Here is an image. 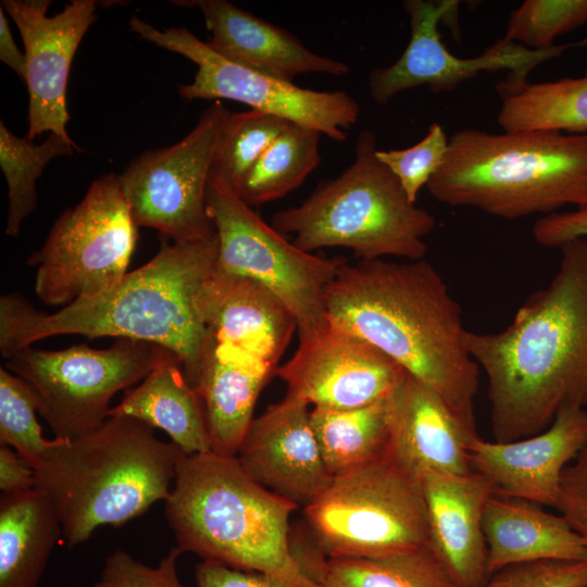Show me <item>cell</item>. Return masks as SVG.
<instances>
[{
	"label": "cell",
	"instance_id": "10",
	"mask_svg": "<svg viewBox=\"0 0 587 587\" xmlns=\"http://www.w3.org/2000/svg\"><path fill=\"white\" fill-rule=\"evenodd\" d=\"M137 228L118 175L97 178L28 258L36 270L37 297L46 305L64 308L113 288L128 273Z\"/></svg>",
	"mask_w": 587,
	"mask_h": 587
},
{
	"label": "cell",
	"instance_id": "42",
	"mask_svg": "<svg viewBox=\"0 0 587 587\" xmlns=\"http://www.w3.org/2000/svg\"><path fill=\"white\" fill-rule=\"evenodd\" d=\"M0 60L14 71L21 78L26 76V58L16 46L8 18L0 7Z\"/></svg>",
	"mask_w": 587,
	"mask_h": 587
},
{
	"label": "cell",
	"instance_id": "20",
	"mask_svg": "<svg viewBox=\"0 0 587 587\" xmlns=\"http://www.w3.org/2000/svg\"><path fill=\"white\" fill-rule=\"evenodd\" d=\"M422 480L430 548L457 587H482L490 576L483 516L496 487L475 471Z\"/></svg>",
	"mask_w": 587,
	"mask_h": 587
},
{
	"label": "cell",
	"instance_id": "3",
	"mask_svg": "<svg viewBox=\"0 0 587 587\" xmlns=\"http://www.w3.org/2000/svg\"><path fill=\"white\" fill-rule=\"evenodd\" d=\"M218 254L214 236L163 242L158 253L113 288L53 313L37 310L21 292L0 299V350L9 358L35 341L59 335L112 336L163 346L182 362L196 389L209 338L202 300Z\"/></svg>",
	"mask_w": 587,
	"mask_h": 587
},
{
	"label": "cell",
	"instance_id": "41",
	"mask_svg": "<svg viewBox=\"0 0 587 587\" xmlns=\"http://www.w3.org/2000/svg\"><path fill=\"white\" fill-rule=\"evenodd\" d=\"M35 470L14 449L0 444V489L2 494L35 488Z\"/></svg>",
	"mask_w": 587,
	"mask_h": 587
},
{
	"label": "cell",
	"instance_id": "29",
	"mask_svg": "<svg viewBox=\"0 0 587 587\" xmlns=\"http://www.w3.org/2000/svg\"><path fill=\"white\" fill-rule=\"evenodd\" d=\"M320 587H457L429 544L384 558H328Z\"/></svg>",
	"mask_w": 587,
	"mask_h": 587
},
{
	"label": "cell",
	"instance_id": "26",
	"mask_svg": "<svg viewBox=\"0 0 587 587\" xmlns=\"http://www.w3.org/2000/svg\"><path fill=\"white\" fill-rule=\"evenodd\" d=\"M62 538L60 520L36 488L0 499V587H37Z\"/></svg>",
	"mask_w": 587,
	"mask_h": 587
},
{
	"label": "cell",
	"instance_id": "25",
	"mask_svg": "<svg viewBox=\"0 0 587 587\" xmlns=\"http://www.w3.org/2000/svg\"><path fill=\"white\" fill-rule=\"evenodd\" d=\"M109 416H128L161 428L185 454L211 451L201 397L170 349L141 383L109 410Z\"/></svg>",
	"mask_w": 587,
	"mask_h": 587
},
{
	"label": "cell",
	"instance_id": "36",
	"mask_svg": "<svg viewBox=\"0 0 587 587\" xmlns=\"http://www.w3.org/2000/svg\"><path fill=\"white\" fill-rule=\"evenodd\" d=\"M184 553L171 548L157 566L136 560L128 552L116 550L107 557L95 587H184L177 574V560Z\"/></svg>",
	"mask_w": 587,
	"mask_h": 587
},
{
	"label": "cell",
	"instance_id": "5",
	"mask_svg": "<svg viewBox=\"0 0 587 587\" xmlns=\"http://www.w3.org/2000/svg\"><path fill=\"white\" fill-rule=\"evenodd\" d=\"M298 504L259 484L236 455L183 453L165 500L176 546L202 560L320 587L297 561L290 515Z\"/></svg>",
	"mask_w": 587,
	"mask_h": 587
},
{
	"label": "cell",
	"instance_id": "7",
	"mask_svg": "<svg viewBox=\"0 0 587 587\" xmlns=\"http://www.w3.org/2000/svg\"><path fill=\"white\" fill-rule=\"evenodd\" d=\"M376 137L361 130L353 162L321 183L302 203L275 212L271 225L292 235L301 250L342 247L359 260L388 257L417 261L436 218L412 202L398 178L376 157Z\"/></svg>",
	"mask_w": 587,
	"mask_h": 587
},
{
	"label": "cell",
	"instance_id": "17",
	"mask_svg": "<svg viewBox=\"0 0 587 587\" xmlns=\"http://www.w3.org/2000/svg\"><path fill=\"white\" fill-rule=\"evenodd\" d=\"M586 442L587 411L570 408L529 437L500 442L477 435L469 458L472 470L488 478L498 495L557 508L563 472Z\"/></svg>",
	"mask_w": 587,
	"mask_h": 587
},
{
	"label": "cell",
	"instance_id": "18",
	"mask_svg": "<svg viewBox=\"0 0 587 587\" xmlns=\"http://www.w3.org/2000/svg\"><path fill=\"white\" fill-rule=\"evenodd\" d=\"M309 403L287 392L253 419L236 458L268 490L307 505L333 480L319 449Z\"/></svg>",
	"mask_w": 587,
	"mask_h": 587
},
{
	"label": "cell",
	"instance_id": "14",
	"mask_svg": "<svg viewBox=\"0 0 587 587\" xmlns=\"http://www.w3.org/2000/svg\"><path fill=\"white\" fill-rule=\"evenodd\" d=\"M403 7L411 28L407 48L396 62L375 67L369 74V93L378 104L388 103L400 92L424 85L434 93L452 91L482 72L507 70V78L527 80L536 66L560 57L572 46L554 45L532 50L501 38L482 54L462 58L449 52L438 32L439 22L457 12L458 1L408 0Z\"/></svg>",
	"mask_w": 587,
	"mask_h": 587
},
{
	"label": "cell",
	"instance_id": "15",
	"mask_svg": "<svg viewBox=\"0 0 587 587\" xmlns=\"http://www.w3.org/2000/svg\"><path fill=\"white\" fill-rule=\"evenodd\" d=\"M50 0H3L1 8L18 28L25 47L28 130L34 140L48 132L74 141L66 129V89L76 50L97 20L96 1L73 0L53 16Z\"/></svg>",
	"mask_w": 587,
	"mask_h": 587
},
{
	"label": "cell",
	"instance_id": "39",
	"mask_svg": "<svg viewBox=\"0 0 587 587\" xmlns=\"http://www.w3.org/2000/svg\"><path fill=\"white\" fill-rule=\"evenodd\" d=\"M537 243L560 248L576 238H587V202L570 211L540 216L533 226Z\"/></svg>",
	"mask_w": 587,
	"mask_h": 587
},
{
	"label": "cell",
	"instance_id": "9",
	"mask_svg": "<svg viewBox=\"0 0 587 587\" xmlns=\"http://www.w3.org/2000/svg\"><path fill=\"white\" fill-rule=\"evenodd\" d=\"M207 208L218 238L216 266L267 287L296 320L299 345L329 326L326 290L345 261L301 250L267 224L213 171Z\"/></svg>",
	"mask_w": 587,
	"mask_h": 587
},
{
	"label": "cell",
	"instance_id": "31",
	"mask_svg": "<svg viewBox=\"0 0 587 587\" xmlns=\"http://www.w3.org/2000/svg\"><path fill=\"white\" fill-rule=\"evenodd\" d=\"M80 150L74 141H67L49 133L42 143L35 145L27 137L12 134L0 122V165L9 190V212L5 234L15 237L23 222L37 205L36 182L54 158L71 155Z\"/></svg>",
	"mask_w": 587,
	"mask_h": 587
},
{
	"label": "cell",
	"instance_id": "37",
	"mask_svg": "<svg viewBox=\"0 0 587 587\" xmlns=\"http://www.w3.org/2000/svg\"><path fill=\"white\" fill-rule=\"evenodd\" d=\"M482 587H587V561H536L505 566Z\"/></svg>",
	"mask_w": 587,
	"mask_h": 587
},
{
	"label": "cell",
	"instance_id": "40",
	"mask_svg": "<svg viewBox=\"0 0 587 587\" xmlns=\"http://www.w3.org/2000/svg\"><path fill=\"white\" fill-rule=\"evenodd\" d=\"M197 587H292L270 574L202 560L195 567Z\"/></svg>",
	"mask_w": 587,
	"mask_h": 587
},
{
	"label": "cell",
	"instance_id": "11",
	"mask_svg": "<svg viewBox=\"0 0 587 587\" xmlns=\"http://www.w3.org/2000/svg\"><path fill=\"white\" fill-rule=\"evenodd\" d=\"M167 348L117 338L107 349L85 344L63 350L24 347L7 358V370L27 382L39 413L57 438L73 439L98 428L115 394L143 379Z\"/></svg>",
	"mask_w": 587,
	"mask_h": 587
},
{
	"label": "cell",
	"instance_id": "2",
	"mask_svg": "<svg viewBox=\"0 0 587 587\" xmlns=\"http://www.w3.org/2000/svg\"><path fill=\"white\" fill-rule=\"evenodd\" d=\"M326 313L329 325L375 346L476 432L479 367L467 348L461 307L432 263L344 261L326 290Z\"/></svg>",
	"mask_w": 587,
	"mask_h": 587
},
{
	"label": "cell",
	"instance_id": "23",
	"mask_svg": "<svg viewBox=\"0 0 587 587\" xmlns=\"http://www.w3.org/2000/svg\"><path fill=\"white\" fill-rule=\"evenodd\" d=\"M274 367L218 341L209 330L196 390L201 397L211 451L236 455L253 421L261 390Z\"/></svg>",
	"mask_w": 587,
	"mask_h": 587
},
{
	"label": "cell",
	"instance_id": "13",
	"mask_svg": "<svg viewBox=\"0 0 587 587\" xmlns=\"http://www.w3.org/2000/svg\"><path fill=\"white\" fill-rule=\"evenodd\" d=\"M130 29L155 46L179 53L197 64L190 84L178 87L187 99L232 100L314 129L336 141L360 116V105L345 90L319 91L297 86L234 63L214 52L185 27L159 29L134 15Z\"/></svg>",
	"mask_w": 587,
	"mask_h": 587
},
{
	"label": "cell",
	"instance_id": "4",
	"mask_svg": "<svg viewBox=\"0 0 587 587\" xmlns=\"http://www.w3.org/2000/svg\"><path fill=\"white\" fill-rule=\"evenodd\" d=\"M182 450L154 428L109 416L73 439L54 437L35 470V488L54 509L68 549L103 525L118 526L171 494Z\"/></svg>",
	"mask_w": 587,
	"mask_h": 587
},
{
	"label": "cell",
	"instance_id": "24",
	"mask_svg": "<svg viewBox=\"0 0 587 587\" xmlns=\"http://www.w3.org/2000/svg\"><path fill=\"white\" fill-rule=\"evenodd\" d=\"M489 575L505 566L536 561H587V545L561 514L538 504L495 494L483 516Z\"/></svg>",
	"mask_w": 587,
	"mask_h": 587
},
{
	"label": "cell",
	"instance_id": "34",
	"mask_svg": "<svg viewBox=\"0 0 587 587\" xmlns=\"http://www.w3.org/2000/svg\"><path fill=\"white\" fill-rule=\"evenodd\" d=\"M587 23V0H526L511 12L504 39L532 50Z\"/></svg>",
	"mask_w": 587,
	"mask_h": 587
},
{
	"label": "cell",
	"instance_id": "6",
	"mask_svg": "<svg viewBox=\"0 0 587 587\" xmlns=\"http://www.w3.org/2000/svg\"><path fill=\"white\" fill-rule=\"evenodd\" d=\"M426 187L442 203L505 220L579 207L587 202V133L459 130Z\"/></svg>",
	"mask_w": 587,
	"mask_h": 587
},
{
	"label": "cell",
	"instance_id": "28",
	"mask_svg": "<svg viewBox=\"0 0 587 587\" xmlns=\"http://www.w3.org/2000/svg\"><path fill=\"white\" fill-rule=\"evenodd\" d=\"M310 422L323 462L332 477H336L385 453L388 397L355 409L313 407Z\"/></svg>",
	"mask_w": 587,
	"mask_h": 587
},
{
	"label": "cell",
	"instance_id": "21",
	"mask_svg": "<svg viewBox=\"0 0 587 587\" xmlns=\"http://www.w3.org/2000/svg\"><path fill=\"white\" fill-rule=\"evenodd\" d=\"M198 8L211 36L207 45L223 58L294 82L302 74L346 76L347 63L311 51L299 38L226 0L173 1Z\"/></svg>",
	"mask_w": 587,
	"mask_h": 587
},
{
	"label": "cell",
	"instance_id": "8",
	"mask_svg": "<svg viewBox=\"0 0 587 587\" xmlns=\"http://www.w3.org/2000/svg\"><path fill=\"white\" fill-rule=\"evenodd\" d=\"M314 542L328 558H384L428 545L422 478L387 451L333 477L304 507Z\"/></svg>",
	"mask_w": 587,
	"mask_h": 587
},
{
	"label": "cell",
	"instance_id": "35",
	"mask_svg": "<svg viewBox=\"0 0 587 587\" xmlns=\"http://www.w3.org/2000/svg\"><path fill=\"white\" fill-rule=\"evenodd\" d=\"M449 147L444 127L433 123L427 134L405 149L376 151L377 159L398 178L405 193L416 203L420 190L442 165Z\"/></svg>",
	"mask_w": 587,
	"mask_h": 587
},
{
	"label": "cell",
	"instance_id": "19",
	"mask_svg": "<svg viewBox=\"0 0 587 587\" xmlns=\"http://www.w3.org/2000/svg\"><path fill=\"white\" fill-rule=\"evenodd\" d=\"M475 436L434 390L404 371L388 397L387 451L401 466L422 479L469 473Z\"/></svg>",
	"mask_w": 587,
	"mask_h": 587
},
{
	"label": "cell",
	"instance_id": "27",
	"mask_svg": "<svg viewBox=\"0 0 587 587\" xmlns=\"http://www.w3.org/2000/svg\"><path fill=\"white\" fill-rule=\"evenodd\" d=\"M501 99L497 122L503 132L587 133V68L582 77L551 82H515L495 86Z\"/></svg>",
	"mask_w": 587,
	"mask_h": 587
},
{
	"label": "cell",
	"instance_id": "16",
	"mask_svg": "<svg viewBox=\"0 0 587 587\" xmlns=\"http://www.w3.org/2000/svg\"><path fill=\"white\" fill-rule=\"evenodd\" d=\"M403 373L375 346L332 325L313 341L298 345L276 371L289 394L313 407L339 410L386 399Z\"/></svg>",
	"mask_w": 587,
	"mask_h": 587
},
{
	"label": "cell",
	"instance_id": "30",
	"mask_svg": "<svg viewBox=\"0 0 587 587\" xmlns=\"http://www.w3.org/2000/svg\"><path fill=\"white\" fill-rule=\"evenodd\" d=\"M320 136L314 129L290 123L247 174L237 195L252 207L296 189L321 162Z\"/></svg>",
	"mask_w": 587,
	"mask_h": 587
},
{
	"label": "cell",
	"instance_id": "38",
	"mask_svg": "<svg viewBox=\"0 0 587 587\" xmlns=\"http://www.w3.org/2000/svg\"><path fill=\"white\" fill-rule=\"evenodd\" d=\"M557 509L587 545V442L563 472Z\"/></svg>",
	"mask_w": 587,
	"mask_h": 587
},
{
	"label": "cell",
	"instance_id": "33",
	"mask_svg": "<svg viewBox=\"0 0 587 587\" xmlns=\"http://www.w3.org/2000/svg\"><path fill=\"white\" fill-rule=\"evenodd\" d=\"M39 399L23 378L0 369V444L14 449L33 469L41 461L51 439L42 436L37 421Z\"/></svg>",
	"mask_w": 587,
	"mask_h": 587
},
{
	"label": "cell",
	"instance_id": "1",
	"mask_svg": "<svg viewBox=\"0 0 587 587\" xmlns=\"http://www.w3.org/2000/svg\"><path fill=\"white\" fill-rule=\"evenodd\" d=\"M559 249L552 280L504 329L467 330L469 351L488 380L495 441L536 435L561 411L587 407V238Z\"/></svg>",
	"mask_w": 587,
	"mask_h": 587
},
{
	"label": "cell",
	"instance_id": "32",
	"mask_svg": "<svg viewBox=\"0 0 587 587\" xmlns=\"http://www.w3.org/2000/svg\"><path fill=\"white\" fill-rule=\"evenodd\" d=\"M291 122L258 110L230 113L213 172L235 191Z\"/></svg>",
	"mask_w": 587,
	"mask_h": 587
},
{
	"label": "cell",
	"instance_id": "12",
	"mask_svg": "<svg viewBox=\"0 0 587 587\" xmlns=\"http://www.w3.org/2000/svg\"><path fill=\"white\" fill-rule=\"evenodd\" d=\"M230 113L222 101H213L182 140L141 153L118 175L138 227L154 228L173 242L215 235L207 186Z\"/></svg>",
	"mask_w": 587,
	"mask_h": 587
},
{
	"label": "cell",
	"instance_id": "22",
	"mask_svg": "<svg viewBox=\"0 0 587 587\" xmlns=\"http://www.w3.org/2000/svg\"><path fill=\"white\" fill-rule=\"evenodd\" d=\"M211 334L221 342L277 366L297 323L287 307L260 282L215 267L202 300Z\"/></svg>",
	"mask_w": 587,
	"mask_h": 587
}]
</instances>
